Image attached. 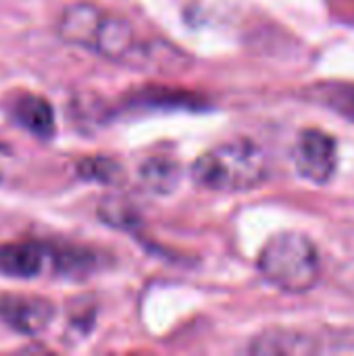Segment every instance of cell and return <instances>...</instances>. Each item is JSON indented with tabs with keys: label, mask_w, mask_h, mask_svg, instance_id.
I'll use <instances>...</instances> for the list:
<instances>
[{
	"label": "cell",
	"mask_w": 354,
	"mask_h": 356,
	"mask_svg": "<svg viewBox=\"0 0 354 356\" xmlns=\"http://www.w3.org/2000/svg\"><path fill=\"white\" fill-rule=\"evenodd\" d=\"M54 317V305L42 296L8 294L0 298V319L15 332L35 336L48 327Z\"/></svg>",
	"instance_id": "5"
},
{
	"label": "cell",
	"mask_w": 354,
	"mask_h": 356,
	"mask_svg": "<svg viewBox=\"0 0 354 356\" xmlns=\"http://www.w3.org/2000/svg\"><path fill=\"white\" fill-rule=\"evenodd\" d=\"M294 165L305 179L328 184L338 169V142L323 129H303L294 146Z\"/></svg>",
	"instance_id": "4"
},
{
	"label": "cell",
	"mask_w": 354,
	"mask_h": 356,
	"mask_svg": "<svg viewBox=\"0 0 354 356\" xmlns=\"http://www.w3.org/2000/svg\"><path fill=\"white\" fill-rule=\"evenodd\" d=\"M56 248L42 242H6L0 244V273L17 280H33L42 275L48 263H54Z\"/></svg>",
	"instance_id": "6"
},
{
	"label": "cell",
	"mask_w": 354,
	"mask_h": 356,
	"mask_svg": "<svg viewBox=\"0 0 354 356\" xmlns=\"http://www.w3.org/2000/svg\"><path fill=\"white\" fill-rule=\"evenodd\" d=\"M267 175L269 159L252 140L223 142L192 165V179L213 192H248L261 186Z\"/></svg>",
	"instance_id": "2"
},
{
	"label": "cell",
	"mask_w": 354,
	"mask_h": 356,
	"mask_svg": "<svg viewBox=\"0 0 354 356\" xmlns=\"http://www.w3.org/2000/svg\"><path fill=\"white\" fill-rule=\"evenodd\" d=\"M58 35L79 48L121 63L152 60L154 50H146L129 19L92 2H77L63 10L56 23Z\"/></svg>",
	"instance_id": "1"
},
{
	"label": "cell",
	"mask_w": 354,
	"mask_h": 356,
	"mask_svg": "<svg viewBox=\"0 0 354 356\" xmlns=\"http://www.w3.org/2000/svg\"><path fill=\"white\" fill-rule=\"evenodd\" d=\"M10 113L15 121L27 129L31 136H38L42 140L52 138L54 134V111L50 102L35 94H21L15 98Z\"/></svg>",
	"instance_id": "7"
},
{
	"label": "cell",
	"mask_w": 354,
	"mask_h": 356,
	"mask_svg": "<svg viewBox=\"0 0 354 356\" xmlns=\"http://www.w3.org/2000/svg\"><path fill=\"white\" fill-rule=\"evenodd\" d=\"M8 148L4 144H0V177H2V171H4V161L8 159Z\"/></svg>",
	"instance_id": "11"
},
{
	"label": "cell",
	"mask_w": 354,
	"mask_h": 356,
	"mask_svg": "<svg viewBox=\"0 0 354 356\" xmlns=\"http://www.w3.org/2000/svg\"><path fill=\"white\" fill-rule=\"evenodd\" d=\"M313 340L290 330H271L252 340L255 355H307L313 353Z\"/></svg>",
	"instance_id": "8"
},
{
	"label": "cell",
	"mask_w": 354,
	"mask_h": 356,
	"mask_svg": "<svg viewBox=\"0 0 354 356\" xmlns=\"http://www.w3.org/2000/svg\"><path fill=\"white\" fill-rule=\"evenodd\" d=\"M179 177L177 165L169 159H150L142 167V179L156 192H169Z\"/></svg>",
	"instance_id": "9"
},
{
	"label": "cell",
	"mask_w": 354,
	"mask_h": 356,
	"mask_svg": "<svg viewBox=\"0 0 354 356\" xmlns=\"http://www.w3.org/2000/svg\"><path fill=\"white\" fill-rule=\"evenodd\" d=\"M96 165H98L96 171H94V169H83L81 175H86V177H98V179H102V181H108V179L117 173V169H119L113 161H106V159L96 161Z\"/></svg>",
	"instance_id": "10"
},
{
	"label": "cell",
	"mask_w": 354,
	"mask_h": 356,
	"mask_svg": "<svg viewBox=\"0 0 354 356\" xmlns=\"http://www.w3.org/2000/svg\"><path fill=\"white\" fill-rule=\"evenodd\" d=\"M261 275L282 292H311L321 277V257L315 242L300 232L273 236L259 254Z\"/></svg>",
	"instance_id": "3"
}]
</instances>
